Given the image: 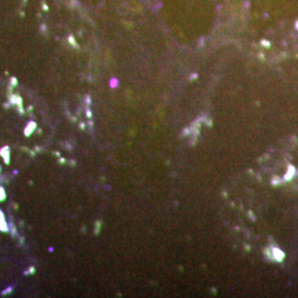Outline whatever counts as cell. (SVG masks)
I'll return each instance as SVG.
<instances>
[{
    "mask_svg": "<svg viewBox=\"0 0 298 298\" xmlns=\"http://www.w3.org/2000/svg\"><path fill=\"white\" fill-rule=\"evenodd\" d=\"M0 230L7 231V225H6V222L4 220V215H2V212L1 211H0Z\"/></svg>",
    "mask_w": 298,
    "mask_h": 298,
    "instance_id": "6da1fadb",
    "label": "cell"
},
{
    "mask_svg": "<svg viewBox=\"0 0 298 298\" xmlns=\"http://www.w3.org/2000/svg\"><path fill=\"white\" fill-rule=\"evenodd\" d=\"M2 156H5V160L6 162H8L9 161V149H8V147H5V148H2Z\"/></svg>",
    "mask_w": 298,
    "mask_h": 298,
    "instance_id": "7a4b0ae2",
    "label": "cell"
},
{
    "mask_svg": "<svg viewBox=\"0 0 298 298\" xmlns=\"http://www.w3.org/2000/svg\"><path fill=\"white\" fill-rule=\"evenodd\" d=\"M5 198V193H4V189L0 188V200H2Z\"/></svg>",
    "mask_w": 298,
    "mask_h": 298,
    "instance_id": "3957f363",
    "label": "cell"
},
{
    "mask_svg": "<svg viewBox=\"0 0 298 298\" xmlns=\"http://www.w3.org/2000/svg\"><path fill=\"white\" fill-rule=\"evenodd\" d=\"M29 126H30V127H29V129H28V130H26V134H30V132H31V130H32V128H33V124H30Z\"/></svg>",
    "mask_w": 298,
    "mask_h": 298,
    "instance_id": "277c9868",
    "label": "cell"
}]
</instances>
